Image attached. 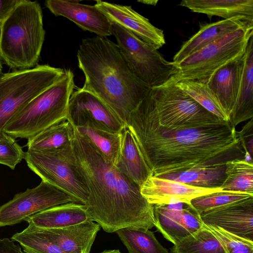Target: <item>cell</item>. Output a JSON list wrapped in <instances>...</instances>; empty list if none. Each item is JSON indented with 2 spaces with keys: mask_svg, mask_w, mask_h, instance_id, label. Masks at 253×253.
Returning <instances> with one entry per match:
<instances>
[{
  "mask_svg": "<svg viewBox=\"0 0 253 253\" xmlns=\"http://www.w3.org/2000/svg\"><path fill=\"white\" fill-rule=\"evenodd\" d=\"M150 89L131 112L126 127L153 176L244 159L245 152L229 121L201 128L170 129L161 126Z\"/></svg>",
  "mask_w": 253,
  "mask_h": 253,
  "instance_id": "cell-1",
  "label": "cell"
},
{
  "mask_svg": "<svg viewBox=\"0 0 253 253\" xmlns=\"http://www.w3.org/2000/svg\"><path fill=\"white\" fill-rule=\"evenodd\" d=\"M71 146L73 162L88 193L85 205L93 221L108 233L154 227V205L141 195L140 187L106 161L74 126Z\"/></svg>",
  "mask_w": 253,
  "mask_h": 253,
  "instance_id": "cell-2",
  "label": "cell"
},
{
  "mask_svg": "<svg viewBox=\"0 0 253 253\" xmlns=\"http://www.w3.org/2000/svg\"><path fill=\"white\" fill-rule=\"evenodd\" d=\"M77 59L85 77L82 88L105 103L126 126L151 88L132 74L117 44L107 38L83 39Z\"/></svg>",
  "mask_w": 253,
  "mask_h": 253,
  "instance_id": "cell-3",
  "label": "cell"
},
{
  "mask_svg": "<svg viewBox=\"0 0 253 253\" xmlns=\"http://www.w3.org/2000/svg\"><path fill=\"white\" fill-rule=\"evenodd\" d=\"M42 7L37 1L20 0L0 26V59L12 71L38 65L45 39Z\"/></svg>",
  "mask_w": 253,
  "mask_h": 253,
  "instance_id": "cell-4",
  "label": "cell"
},
{
  "mask_svg": "<svg viewBox=\"0 0 253 253\" xmlns=\"http://www.w3.org/2000/svg\"><path fill=\"white\" fill-rule=\"evenodd\" d=\"M74 75L65 69L64 75L33 98L6 124L3 130L14 138L29 139L49 127L67 121Z\"/></svg>",
  "mask_w": 253,
  "mask_h": 253,
  "instance_id": "cell-5",
  "label": "cell"
},
{
  "mask_svg": "<svg viewBox=\"0 0 253 253\" xmlns=\"http://www.w3.org/2000/svg\"><path fill=\"white\" fill-rule=\"evenodd\" d=\"M252 36L253 25H248L204 46L175 64L176 74L165 84L182 80L205 82L218 69L241 58Z\"/></svg>",
  "mask_w": 253,
  "mask_h": 253,
  "instance_id": "cell-6",
  "label": "cell"
},
{
  "mask_svg": "<svg viewBox=\"0 0 253 253\" xmlns=\"http://www.w3.org/2000/svg\"><path fill=\"white\" fill-rule=\"evenodd\" d=\"M65 70L48 64L0 74V131L27 103L59 80Z\"/></svg>",
  "mask_w": 253,
  "mask_h": 253,
  "instance_id": "cell-7",
  "label": "cell"
},
{
  "mask_svg": "<svg viewBox=\"0 0 253 253\" xmlns=\"http://www.w3.org/2000/svg\"><path fill=\"white\" fill-rule=\"evenodd\" d=\"M159 124L170 129L201 128L225 123L174 84L151 88Z\"/></svg>",
  "mask_w": 253,
  "mask_h": 253,
  "instance_id": "cell-8",
  "label": "cell"
},
{
  "mask_svg": "<svg viewBox=\"0 0 253 253\" xmlns=\"http://www.w3.org/2000/svg\"><path fill=\"white\" fill-rule=\"evenodd\" d=\"M112 35L132 74L148 86H163L176 74L173 62L166 60L158 50L123 28L112 24Z\"/></svg>",
  "mask_w": 253,
  "mask_h": 253,
  "instance_id": "cell-9",
  "label": "cell"
},
{
  "mask_svg": "<svg viewBox=\"0 0 253 253\" xmlns=\"http://www.w3.org/2000/svg\"><path fill=\"white\" fill-rule=\"evenodd\" d=\"M28 167L42 179L85 205L88 191L72 158L71 143L58 150H27Z\"/></svg>",
  "mask_w": 253,
  "mask_h": 253,
  "instance_id": "cell-10",
  "label": "cell"
},
{
  "mask_svg": "<svg viewBox=\"0 0 253 253\" xmlns=\"http://www.w3.org/2000/svg\"><path fill=\"white\" fill-rule=\"evenodd\" d=\"M71 202L79 203L69 194L42 180L37 186L16 194L0 206V227L19 223L46 209Z\"/></svg>",
  "mask_w": 253,
  "mask_h": 253,
  "instance_id": "cell-11",
  "label": "cell"
},
{
  "mask_svg": "<svg viewBox=\"0 0 253 253\" xmlns=\"http://www.w3.org/2000/svg\"><path fill=\"white\" fill-rule=\"evenodd\" d=\"M67 121L75 127L87 126L112 132H122L126 127L105 103L82 88L73 91L70 97Z\"/></svg>",
  "mask_w": 253,
  "mask_h": 253,
  "instance_id": "cell-12",
  "label": "cell"
},
{
  "mask_svg": "<svg viewBox=\"0 0 253 253\" xmlns=\"http://www.w3.org/2000/svg\"><path fill=\"white\" fill-rule=\"evenodd\" d=\"M154 226L168 241L176 244L202 227L200 213L191 204L154 205Z\"/></svg>",
  "mask_w": 253,
  "mask_h": 253,
  "instance_id": "cell-13",
  "label": "cell"
},
{
  "mask_svg": "<svg viewBox=\"0 0 253 253\" xmlns=\"http://www.w3.org/2000/svg\"><path fill=\"white\" fill-rule=\"evenodd\" d=\"M94 5L112 24L121 26L155 49L158 50L166 43L163 31L153 26L131 6L102 0H96Z\"/></svg>",
  "mask_w": 253,
  "mask_h": 253,
  "instance_id": "cell-14",
  "label": "cell"
},
{
  "mask_svg": "<svg viewBox=\"0 0 253 253\" xmlns=\"http://www.w3.org/2000/svg\"><path fill=\"white\" fill-rule=\"evenodd\" d=\"M44 5L55 16L69 19L84 31L103 38L112 35V23L95 5L62 0H47Z\"/></svg>",
  "mask_w": 253,
  "mask_h": 253,
  "instance_id": "cell-15",
  "label": "cell"
},
{
  "mask_svg": "<svg viewBox=\"0 0 253 253\" xmlns=\"http://www.w3.org/2000/svg\"><path fill=\"white\" fill-rule=\"evenodd\" d=\"M206 224L253 241V198L200 213Z\"/></svg>",
  "mask_w": 253,
  "mask_h": 253,
  "instance_id": "cell-16",
  "label": "cell"
},
{
  "mask_svg": "<svg viewBox=\"0 0 253 253\" xmlns=\"http://www.w3.org/2000/svg\"><path fill=\"white\" fill-rule=\"evenodd\" d=\"M221 191V188L195 187L153 175L140 187L141 195L153 205L178 203L191 204L194 199Z\"/></svg>",
  "mask_w": 253,
  "mask_h": 253,
  "instance_id": "cell-17",
  "label": "cell"
},
{
  "mask_svg": "<svg viewBox=\"0 0 253 253\" xmlns=\"http://www.w3.org/2000/svg\"><path fill=\"white\" fill-rule=\"evenodd\" d=\"M37 228L66 253H90L100 226L93 221H88L61 228Z\"/></svg>",
  "mask_w": 253,
  "mask_h": 253,
  "instance_id": "cell-18",
  "label": "cell"
},
{
  "mask_svg": "<svg viewBox=\"0 0 253 253\" xmlns=\"http://www.w3.org/2000/svg\"><path fill=\"white\" fill-rule=\"evenodd\" d=\"M243 56L218 69L205 82L217 98L229 120L239 90Z\"/></svg>",
  "mask_w": 253,
  "mask_h": 253,
  "instance_id": "cell-19",
  "label": "cell"
},
{
  "mask_svg": "<svg viewBox=\"0 0 253 253\" xmlns=\"http://www.w3.org/2000/svg\"><path fill=\"white\" fill-rule=\"evenodd\" d=\"M24 220L43 229L61 228L93 221L86 206L75 202L50 207L28 216Z\"/></svg>",
  "mask_w": 253,
  "mask_h": 253,
  "instance_id": "cell-20",
  "label": "cell"
},
{
  "mask_svg": "<svg viewBox=\"0 0 253 253\" xmlns=\"http://www.w3.org/2000/svg\"><path fill=\"white\" fill-rule=\"evenodd\" d=\"M248 25H253L239 18H232L200 24V30L183 43L173 58L177 64L190 54L224 36Z\"/></svg>",
  "mask_w": 253,
  "mask_h": 253,
  "instance_id": "cell-21",
  "label": "cell"
},
{
  "mask_svg": "<svg viewBox=\"0 0 253 253\" xmlns=\"http://www.w3.org/2000/svg\"><path fill=\"white\" fill-rule=\"evenodd\" d=\"M179 5L209 17L239 18L253 24V0H183Z\"/></svg>",
  "mask_w": 253,
  "mask_h": 253,
  "instance_id": "cell-22",
  "label": "cell"
},
{
  "mask_svg": "<svg viewBox=\"0 0 253 253\" xmlns=\"http://www.w3.org/2000/svg\"><path fill=\"white\" fill-rule=\"evenodd\" d=\"M115 166L140 187L152 176L133 135L126 126L122 132L120 152Z\"/></svg>",
  "mask_w": 253,
  "mask_h": 253,
  "instance_id": "cell-23",
  "label": "cell"
},
{
  "mask_svg": "<svg viewBox=\"0 0 253 253\" xmlns=\"http://www.w3.org/2000/svg\"><path fill=\"white\" fill-rule=\"evenodd\" d=\"M243 58L239 90L229 120L230 126L235 128L253 117V36L249 40Z\"/></svg>",
  "mask_w": 253,
  "mask_h": 253,
  "instance_id": "cell-24",
  "label": "cell"
},
{
  "mask_svg": "<svg viewBox=\"0 0 253 253\" xmlns=\"http://www.w3.org/2000/svg\"><path fill=\"white\" fill-rule=\"evenodd\" d=\"M225 165L199 168L158 176L169 180L205 188H220L225 178Z\"/></svg>",
  "mask_w": 253,
  "mask_h": 253,
  "instance_id": "cell-25",
  "label": "cell"
},
{
  "mask_svg": "<svg viewBox=\"0 0 253 253\" xmlns=\"http://www.w3.org/2000/svg\"><path fill=\"white\" fill-rule=\"evenodd\" d=\"M73 126L67 121L52 126L28 139V150L62 149L71 144Z\"/></svg>",
  "mask_w": 253,
  "mask_h": 253,
  "instance_id": "cell-26",
  "label": "cell"
},
{
  "mask_svg": "<svg viewBox=\"0 0 253 253\" xmlns=\"http://www.w3.org/2000/svg\"><path fill=\"white\" fill-rule=\"evenodd\" d=\"M115 232L128 253H169L149 229L126 227Z\"/></svg>",
  "mask_w": 253,
  "mask_h": 253,
  "instance_id": "cell-27",
  "label": "cell"
},
{
  "mask_svg": "<svg viewBox=\"0 0 253 253\" xmlns=\"http://www.w3.org/2000/svg\"><path fill=\"white\" fill-rule=\"evenodd\" d=\"M76 128L106 161L114 166L116 165L120 152L122 132H112L87 126H79Z\"/></svg>",
  "mask_w": 253,
  "mask_h": 253,
  "instance_id": "cell-28",
  "label": "cell"
},
{
  "mask_svg": "<svg viewBox=\"0 0 253 253\" xmlns=\"http://www.w3.org/2000/svg\"><path fill=\"white\" fill-rule=\"evenodd\" d=\"M169 253H224L220 242L203 223L201 228L170 249Z\"/></svg>",
  "mask_w": 253,
  "mask_h": 253,
  "instance_id": "cell-29",
  "label": "cell"
},
{
  "mask_svg": "<svg viewBox=\"0 0 253 253\" xmlns=\"http://www.w3.org/2000/svg\"><path fill=\"white\" fill-rule=\"evenodd\" d=\"M225 167L226 178L220 188L253 195V163L236 159L227 162Z\"/></svg>",
  "mask_w": 253,
  "mask_h": 253,
  "instance_id": "cell-30",
  "label": "cell"
},
{
  "mask_svg": "<svg viewBox=\"0 0 253 253\" xmlns=\"http://www.w3.org/2000/svg\"><path fill=\"white\" fill-rule=\"evenodd\" d=\"M206 110L220 119L229 121L218 100L205 82L182 80L174 84Z\"/></svg>",
  "mask_w": 253,
  "mask_h": 253,
  "instance_id": "cell-31",
  "label": "cell"
},
{
  "mask_svg": "<svg viewBox=\"0 0 253 253\" xmlns=\"http://www.w3.org/2000/svg\"><path fill=\"white\" fill-rule=\"evenodd\" d=\"M11 239L18 242L26 253H66L31 224L22 231L14 234Z\"/></svg>",
  "mask_w": 253,
  "mask_h": 253,
  "instance_id": "cell-32",
  "label": "cell"
},
{
  "mask_svg": "<svg viewBox=\"0 0 253 253\" xmlns=\"http://www.w3.org/2000/svg\"><path fill=\"white\" fill-rule=\"evenodd\" d=\"M251 198L253 195L245 192L222 190L196 198L190 203L200 213Z\"/></svg>",
  "mask_w": 253,
  "mask_h": 253,
  "instance_id": "cell-33",
  "label": "cell"
},
{
  "mask_svg": "<svg viewBox=\"0 0 253 253\" xmlns=\"http://www.w3.org/2000/svg\"><path fill=\"white\" fill-rule=\"evenodd\" d=\"M204 224L219 241L224 253H253V241L237 236L218 226Z\"/></svg>",
  "mask_w": 253,
  "mask_h": 253,
  "instance_id": "cell-34",
  "label": "cell"
},
{
  "mask_svg": "<svg viewBox=\"0 0 253 253\" xmlns=\"http://www.w3.org/2000/svg\"><path fill=\"white\" fill-rule=\"evenodd\" d=\"M25 152L15 141V139L0 131V164L14 169L16 165L24 159Z\"/></svg>",
  "mask_w": 253,
  "mask_h": 253,
  "instance_id": "cell-35",
  "label": "cell"
},
{
  "mask_svg": "<svg viewBox=\"0 0 253 253\" xmlns=\"http://www.w3.org/2000/svg\"><path fill=\"white\" fill-rule=\"evenodd\" d=\"M253 122L251 119L237 134L240 139L241 145L245 152L244 160L250 163L253 162Z\"/></svg>",
  "mask_w": 253,
  "mask_h": 253,
  "instance_id": "cell-36",
  "label": "cell"
},
{
  "mask_svg": "<svg viewBox=\"0 0 253 253\" xmlns=\"http://www.w3.org/2000/svg\"><path fill=\"white\" fill-rule=\"evenodd\" d=\"M20 1V0H0V26Z\"/></svg>",
  "mask_w": 253,
  "mask_h": 253,
  "instance_id": "cell-37",
  "label": "cell"
},
{
  "mask_svg": "<svg viewBox=\"0 0 253 253\" xmlns=\"http://www.w3.org/2000/svg\"><path fill=\"white\" fill-rule=\"evenodd\" d=\"M0 253H23L21 248L13 240L0 239Z\"/></svg>",
  "mask_w": 253,
  "mask_h": 253,
  "instance_id": "cell-38",
  "label": "cell"
},
{
  "mask_svg": "<svg viewBox=\"0 0 253 253\" xmlns=\"http://www.w3.org/2000/svg\"><path fill=\"white\" fill-rule=\"evenodd\" d=\"M139 2L144 3L147 4L155 5L158 2L157 0H145V1H138Z\"/></svg>",
  "mask_w": 253,
  "mask_h": 253,
  "instance_id": "cell-39",
  "label": "cell"
},
{
  "mask_svg": "<svg viewBox=\"0 0 253 253\" xmlns=\"http://www.w3.org/2000/svg\"><path fill=\"white\" fill-rule=\"evenodd\" d=\"M100 253H121L119 250H105Z\"/></svg>",
  "mask_w": 253,
  "mask_h": 253,
  "instance_id": "cell-40",
  "label": "cell"
},
{
  "mask_svg": "<svg viewBox=\"0 0 253 253\" xmlns=\"http://www.w3.org/2000/svg\"><path fill=\"white\" fill-rule=\"evenodd\" d=\"M2 63L0 59V74L2 72Z\"/></svg>",
  "mask_w": 253,
  "mask_h": 253,
  "instance_id": "cell-41",
  "label": "cell"
}]
</instances>
